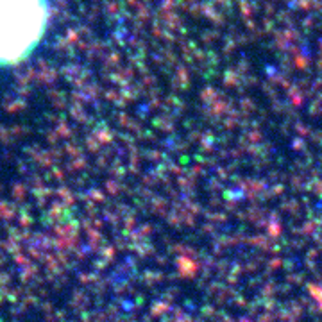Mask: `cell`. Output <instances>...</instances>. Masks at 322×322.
Returning <instances> with one entry per match:
<instances>
[{
  "mask_svg": "<svg viewBox=\"0 0 322 322\" xmlns=\"http://www.w3.org/2000/svg\"><path fill=\"white\" fill-rule=\"evenodd\" d=\"M47 21L48 0H0V66L32 54Z\"/></svg>",
  "mask_w": 322,
  "mask_h": 322,
  "instance_id": "1",
  "label": "cell"
}]
</instances>
